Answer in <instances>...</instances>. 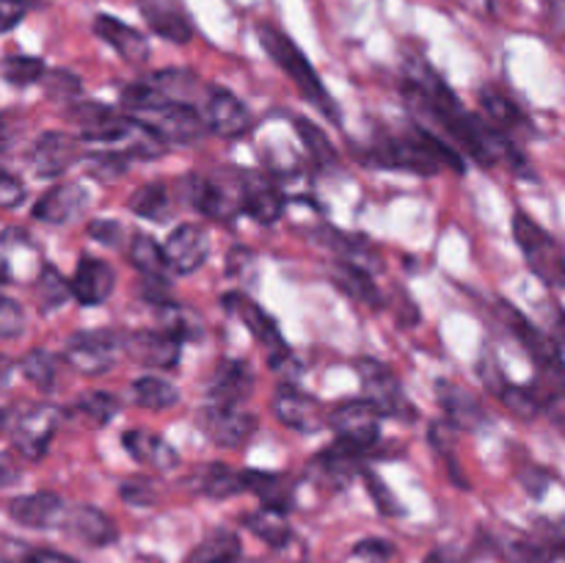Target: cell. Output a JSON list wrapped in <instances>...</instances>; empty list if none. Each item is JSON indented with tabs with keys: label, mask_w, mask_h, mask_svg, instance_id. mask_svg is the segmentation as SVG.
<instances>
[{
	"label": "cell",
	"mask_w": 565,
	"mask_h": 563,
	"mask_svg": "<svg viewBox=\"0 0 565 563\" xmlns=\"http://www.w3.org/2000/svg\"><path fill=\"white\" fill-rule=\"evenodd\" d=\"M66 502L53 491H36V495H22L9 502V517L17 524L31 530H47L64 522Z\"/></svg>",
	"instance_id": "cell-18"
},
{
	"label": "cell",
	"mask_w": 565,
	"mask_h": 563,
	"mask_svg": "<svg viewBox=\"0 0 565 563\" xmlns=\"http://www.w3.org/2000/svg\"><path fill=\"white\" fill-rule=\"evenodd\" d=\"M243 486H246V491H252L254 497H259L263 508L281 513H287L292 508L296 486H292V480L287 478V475L265 472V469H246V472H243Z\"/></svg>",
	"instance_id": "cell-29"
},
{
	"label": "cell",
	"mask_w": 565,
	"mask_h": 563,
	"mask_svg": "<svg viewBox=\"0 0 565 563\" xmlns=\"http://www.w3.org/2000/svg\"><path fill=\"white\" fill-rule=\"evenodd\" d=\"M81 158V144L64 130H50L36 138L31 149V166L36 177H58Z\"/></svg>",
	"instance_id": "cell-16"
},
{
	"label": "cell",
	"mask_w": 565,
	"mask_h": 563,
	"mask_svg": "<svg viewBox=\"0 0 565 563\" xmlns=\"http://www.w3.org/2000/svg\"><path fill=\"white\" fill-rule=\"evenodd\" d=\"M257 36H259V42H263L265 53H268L270 59L279 64V70L285 72L292 83H296L298 92L303 94V99H309V105H315V108H318L326 119H331L334 125H340L342 121L340 108H337V103L331 99V94L326 92L323 81H320V75L315 72V66L307 61V55L301 53V47H298L292 39H287L279 28L268 25V22H259Z\"/></svg>",
	"instance_id": "cell-3"
},
{
	"label": "cell",
	"mask_w": 565,
	"mask_h": 563,
	"mask_svg": "<svg viewBox=\"0 0 565 563\" xmlns=\"http://www.w3.org/2000/svg\"><path fill=\"white\" fill-rule=\"evenodd\" d=\"M6 563H11V561H6Z\"/></svg>",
	"instance_id": "cell-61"
},
{
	"label": "cell",
	"mask_w": 565,
	"mask_h": 563,
	"mask_svg": "<svg viewBox=\"0 0 565 563\" xmlns=\"http://www.w3.org/2000/svg\"><path fill=\"white\" fill-rule=\"evenodd\" d=\"M241 555L243 544L232 530H213L207 539H202L188 552L185 563H237Z\"/></svg>",
	"instance_id": "cell-31"
},
{
	"label": "cell",
	"mask_w": 565,
	"mask_h": 563,
	"mask_svg": "<svg viewBox=\"0 0 565 563\" xmlns=\"http://www.w3.org/2000/svg\"><path fill=\"white\" fill-rule=\"evenodd\" d=\"M381 408L370 397H353V401L337 403L329 412V425L334 428L337 439L348 442L356 450L370 453L381 439Z\"/></svg>",
	"instance_id": "cell-7"
},
{
	"label": "cell",
	"mask_w": 565,
	"mask_h": 563,
	"mask_svg": "<svg viewBox=\"0 0 565 563\" xmlns=\"http://www.w3.org/2000/svg\"><path fill=\"white\" fill-rule=\"evenodd\" d=\"M25 329V312L14 298H3L0 301V337L3 340H14Z\"/></svg>",
	"instance_id": "cell-49"
},
{
	"label": "cell",
	"mask_w": 565,
	"mask_h": 563,
	"mask_svg": "<svg viewBox=\"0 0 565 563\" xmlns=\"http://www.w3.org/2000/svg\"><path fill=\"white\" fill-rule=\"evenodd\" d=\"M147 83L152 88H158L163 97L174 99V103H188V105H193V99H196L199 92H202V81L188 70L152 72V75L147 77Z\"/></svg>",
	"instance_id": "cell-34"
},
{
	"label": "cell",
	"mask_w": 565,
	"mask_h": 563,
	"mask_svg": "<svg viewBox=\"0 0 565 563\" xmlns=\"http://www.w3.org/2000/svg\"><path fill=\"white\" fill-rule=\"evenodd\" d=\"M125 351L132 359L154 370H169L180 362L182 353V337L171 334V331H136L125 340Z\"/></svg>",
	"instance_id": "cell-17"
},
{
	"label": "cell",
	"mask_w": 565,
	"mask_h": 563,
	"mask_svg": "<svg viewBox=\"0 0 565 563\" xmlns=\"http://www.w3.org/2000/svg\"><path fill=\"white\" fill-rule=\"evenodd\" d=\"M141 293H143V298H147L149 304H160V307H169V304H171L169 282H163L160 276H147Z\"/></svg>",
	"instance_id": "cell-55"
},
{
	"label": "cell",
	"mask_w": 565,
	"mask_h": 563,
	"mask_svg": "<svg viewBox=\"0 0 565 563\" xmlns=\"http://www.w3.org/2000/svg\"><path fill=\"white\" fill-rule=\"evenodd\" d=\"M392 555H395V546L384 539H364L353 546V557H359V561L386 563Z\"/></svg>",
	"instance_id": "cell-51"
},
{
	"label": "cell",
	"mask_w": 565,
	"mask_h": 563,
	"mask_svg": "<svg viewBox=\"0 0 565 563\" xmlns=\"http://www.w3.org/2000/svg\"><path fill=\"white\" fill-rule=\"evenodd\" d=\"M185 193L191 199L193 208L199 213H204L213 221H230L237 210H243L241 204V191L230 193L218 180H210V177L191 174L185 180Z\"/></svg>",
	"instance_id": "cell-19"
},
{
	"label": "cell",
	"mask_w": 565,
	"mask_h": 563,
	"mask_svg": "<svg viewBox=\"0 0 565 563\" xmlns=\"http://www.w3.org/2000/svg\"><path fill=\"white\" fill-rule=\"evenodd\" d=\"M121 500L130 502V506H154L158 502V486H154L152 478H143V475H136V478L121 480L119 486Z\"/></svg>",
	"instance_id": "cell-47"
},
{
	"label": "cell",
	"mask_w": 565,
	"mask_h": 563,
	"mask_svg": "<svg viewBox=\"0 0 565 563\" xmlns=\"http://www.w3.org/2000/svg\"><path fill=\"white\" fill-rule=\"evenodd\" d=\"M141 14L147 25L160 39L174 44H188L193 36V25L185 11L174 0H141Z\"/></svg>",
	"instance_id": "cell-27"
},
{
	"label": "cell",
	"mask_w": 565,
	"mask_h": 563,
	"mask_svg": "<svg viewBox=\"0 0 565 563\" xmlns=\"http://www.w3.org/2000/svg\"><path fill=\"white\" fill-rule=\"evenodd\" d=\"M20 563H81L75 561L72 555H64V552H55V550H31L25 552Z\"/></svg>",
	"instance_id": "cell-56"
},
{
	"label": "cell",
	"mask_w": 565,
	"mask_h": 563,
	"mask_svg": "<svg viewBox=\"0 0 565 563\" xmlns=\"http://www.w3.org/2000/svg\"><path fill=\"white\" fill-rule=\"evenodd\" d=\"M296 132L303 141V149L309 152V160H312L318 169H331V166H337L340 155H337L334 144H331V138L326 136L323 127L303 119V116H296Z\"/></svg>",
	"instance_id": "cell-39"
},
{
	"label": "cell",
	"mask_w": 565,
	"mask_h": 563,
	"mask_svg": "<svg viewBox=\"0 0 565 563\" xmlns=\"http://www.w3.org/2000/svg\"><path fill=\"white\" fill-rule=\"evenodd\" d=\"M480 105H483L491 125L500 127V130L508 132V130H516V127H527V119H524V114L519 110V105L513 103L508 94H502L500 88L486 86L483 92H480Z\"/></svg>",
	"instance_id": "cell-37"
},
{
	"label": "cell",
	"mask_w": 565,
	"mask_h": 563,
	"mask_svg": "<svg viewBox=\"0 0 565 563\" xmlns=\"http://www.w3.org/2000/svg\"><path fill=\"white\" fill-rule=\"evenodd\" d=\"M130 263L141 270L143 276H163L169 265V254H166V246L154 243V237L143 235H132L130 241Z\"/></svg>",
	"instance_id": "cell-40"
},
{
	"label": "cell",
	"mask_w": 565,
	"mask_h": 563,
	"mask_svg": "<svg viewBox=\"0 0 565 563\" xmlns=\"http://www.w3.org/2000/svg\"><path fill=\"white\" fill-rule=\"evenodd\" d=\"M500 397H502V403H505V406L522 419H533L535 414L544 408V401H541V395L533 390V386L505 384V390L500 392Z\"/></svg>",
	"instance_id": "cell-45"
},
{
	"label": "cell",
	"mask_w": 565,
	"mask_h": 563,
	"mask_svg": "<svg viewBox=\"0 0 565 563\" xmlns=\"http://www.w3.org/2000/svg\"><path fill=\"white\" fill-rule=\"evenodd\" d=\"M243 524H246V528L252 530L259 541H265L268 546H274V550H281V546L290 544V539H292V530H290V524H287L285 513L270 511V508H259V511L248 513V517L243 519Z\"/></svg>",
	"instance_id": "cell-36"
},
{
	"label": "cell",
	"mask_w": 565,
	"mask_h": 563,
	"mask_svg": "<svg viewBox=\"0 0 565 563\" xmlns=\"http://www.w3.org/2000/svg\"><path fill=\"white\" fill-rule=\"evenodd\" d=\"M72 296L83 304V307H99L105 298L114 293L116 274L110 263L99 257H81L75 274H72Z\"/></svg>",
	"instance_id": "cell-21"
},
{
	"label": "cell",
	"mask_w": 565,
	"mask_h": 563,
	"mask_svg": "<svg viewBox=\"0 0 565 563\" xmlns=\"http://www.w3.org/2000/svg\"><path fill=\"white\" fill-rule=\"evenodd\" d=\"M550 484H552L550 472H544V469H541V467H530V469H524V472H522L524 491H527L530 497H535V500H541V497L546 495Z\"/></svg>",
	"instance_id": "cell-53"
},
{
	"label": "cell",
	"mask_w": 565,
	"mask_h": 563,
	"mask_svg": "<svg viewBox=\"0 0 565 563\" xmlns=\"http://www.w3.org/2000/svg\"><path fill=\"white\" fill-rule=\"evenodd\" d=\"M207 127L221 138H241L252 130V114L230 88L213 86L207 92Z\"/></svg>",
	"instance_id": "cell-14"
},
{
	"label": "cell",
	"mask_w": 565,
	"mask_h": 563,
	"mask_svg": "<svg viewBox=\"0 0 565 563\" xmlns=\"http://www.w3.org/2000/svg\"><path fill=\"white\" fill-rule=\"evenodd\" d=\"M370 160L384 169H406L414 174H436L441 166L463 171V158L458 149H450L436 132L417 125L408 136H384L370 149Z\"/></svg>",
	"instance_id": "cell-2"
},
{
	"label": "cell",
	"mask_w": 565,
	"mask_h": 563,
	"mask_svg": "<svg viewBox=\"0 0 565 563\" xmlns=\"http://www.w3.org/2000/svg\"><path fill=\"white\" fill-rule=\"evenodd\" d=\"M356 373L362 379L364 392H367L370 401L381 408V414H390L397 417L401 412H408V403L403 397V386L397 381V375L386 368L379 359L362 357L356 359Z\"/></svg>",
	"instance_id": "cell-12"
},
{
	"label": "cell",
	"mask_w": 565,
	"mask_h": 563,
	"mask_svg": "<svg viewBox=\"0 0 565 563\" xmlns=\"http://www.w3.org/2000/svg\"><path fill=\"white\" fill-rule=\"evenodd\" d=\"M33 293H36L39 309L50 315L58 307H64L66 298L72 296V282H66L55 265H42L36 282H33Z\"/></svg>",
	"instance_id": "cell-38"
},
{
	"label": "cell",
	"mask_w": 565,
	"mask_h": 563,
	"mask_svg": "<svg viewBox=\"0 0 565 563\" xmlns=\"http://www.w3.org/2000/svg\"><path fill=\"white\" fill-rule=\"evenodd\" d=\"M237 191H241V204L257 224H276L285 210V199H281L279 188L268 180L265 174L252 169H243L237 174Z\"/></svg>",
	"instance_id": "cell-13"
},
{
	"label": "cell",
	"mask_w": 565,
	"mask_h": 563,
	"mask_svg": "<svg viewBox=\"0 0 565 563\" xmlns=\"http://www.w3.org/2000/svg\"><path fill=\"white\" fill-rule=\"evenodd\" d=\"M130 401L141 408H171L180 403V390L160 375H141L130 384Z\"/></svg>",
	"instance_id": "cell-33"
},
{
	"label": "cell",
	"mask_w": 565,
	"mask_h": 563,
	"mask_svg": "<svg viewBox=\"0 0 565 563\" xmlns=\"http://www.w3.org/2000/svg\"><path fill=\"white\" fill-rule=\"evenodd\" d=\"M20 370L33 386L42 392H50L55 386V375H58V359L44 348H33L20 359Z\"/></svg>",
	"instance_id": "cell-41"
},
{
	"label": "cell",
	"mask_w": 565,
	"mask_h": 563,
	"mask_svg": "<svg viewBox=\"0 0 565 563\" xmlns=\"http://www.w3.org/2000/svg\"><path fill=\"white\" fill-rule=\"evenodd\" d=\"M193 486L196 491H202L204 497H213V500H226V497H235L241 491H246L243 486V472H235L226 464H210V467H202L193 478Z\"/></svg>",
	"instance_id": "cell-32"
},
{
	"label": "cell",
	"mask_w": 565,
	"mask_h": 563,
	"mask_svg": "<svg viewBox=\"0 0 565 563\" xmlns=\"http://www.w3.org/2000/svg\"><path fill=\"white\" fill-rule=\"evenodd\" d=\"M221 307L230 315H235L237 320H243V326L263 342L265 351H268V364L276 373H285L287 364H296L292 362L290 346H287L285 337H281L279 326H276V320L270 318L259 304H254L252 298L243 296V293L230 290L221 296Z\"/></svg>",
	"instance_id": "cell-5"
},
{
	"label": "cell",
	"mask_w": 565,
	"mask_h": 563,
	"mask_svg": "<svg viewBox=\"0 0 565 563\" xmlns=\"http://www.w3.org/2000/svg\"><path fill=\"white\" fill-rule=\"evenodd\" d=\"M204 434L210 436V442L218 447H243L257 431V417L248 412H241L237 406H213L207 408L199 417Z\"/></svg>",
	"instance_id": "cell-11"
},
{
	"label": "cell",
	"mask_w": 565,
	"mask_h": 563,
	"mask_svg": "<svg viewBox=\"0 0 565 563\" xmlns=\"http://www.w3.org/2000/svg\"><path fill=\"white\" fill-rule=\"evenodd\" d=\"M318 235H323V237H320V241H323V246L329 248V252L334 254L337 259H342V263L356 265V268L367 270V274L384 270V263H381L379 248L370 246L367 237L348 235V232L334 230V226H323Z\"/></svg>",
	"instance_id": "cell-26"
},
{
	"label": "cell",
	"mask_w": 565,
	"mask_h": 563,
	"mask_svg": "<svg viewBox=\"0 0 565 563\" xmlns=\"http://www.w3.org/2000/svg\"><path fill=\"white\" fill-rule=\"evenodd\" d=\"M88 208V193L77 182L55 185L33 204V219L44 224H66Z\"/></svg>",
	"instance_id": "cell-25"
},
{
	"label": "cell",
	"mask_w": 565,
	"mask_h": 563,
	"mask_svg": "<svg viewBox=\"0 0 565 563\" xmlns=\"http://www.w3.org/2000/svg\"><path fill=\"white\" fill-rule=\"evenodd\" d=\"M72 119L81 125V136L83 141L92 144H119V141H130L132 132H136L138 119L136 116H127L114 110L110 105L103 103H77L70 108Z\"/></svg>",
	"instance_id": "cell-8"
},
{
	"label": "cell",
	"mask_w": 565,
	"mask_h": 563,
	"mask_svg": "<svg viewBox=\"0 0 565 563\" xmlns=\"http://www.w3.org/2000/svg\"><path fill=\"white\" fill-rule=\"evenodd\" d=\"M552 337L557 340V346L565 348V312L563 309H557L555 312V326H552Z\"/></svg>",
	"instance_id": "cell-59"
},
{
	"label": "cell",
	"mask_w": 565,
	"mask_h": 563,
	"mask_svg": "<svg viewBox=\"0 0 565 563\" xmlns=\"http://www.w3.org/2000/svg\"><path fill=\"white\" fill-rule=\"evenodd\" d=\"M364 489H367V495L373 497L375 508H379L384 517H397V513H403V506L397 502V497L392 495V489L379 478V475L364 472Z\"/></svg>",
	"instance_id": "cell-48"
},
{
	"label": "cell",
	"mask_w": 565,
	"mask_h": 563,
	"mask_svg": "<svg viewBox=\"0 0 565 563\" xmlns=\"http://www.w3.org/2000/svg\"><path fill=\"white\" fill-rule=\"evenodd\" d=\"M77 412H81L88 423L108 425L110 419L119 414V401H116V395H110V392L94 390L86 392V395L77 401Z\"/></svg>",
	"instance_id": "cell-44"
},
{
	"label": "cell",
	"mask_w": 565,
	"mask_h": 563,
	"mask_svg": "<svg viewBox=\"0 0 565 563\" xmlns=\"http://www.w3.org/2000/svg\"><path fill=\"white\" fill-rule=\"evenodd\" d=\"M334 285L340 287L345 296H351L353 301H362L367 307H381V296L375 290V285L370 282L367 270L356 268L351 263H342V259H334V274H331Z\"/></svg>",
	"instance_id": "cell-35"
},
{
	"label": "cell",
	"mask_w": 565,
	"mask_h": 563,
	"mask_svg": "<svg viewBox=\"0 0 565 563\" xmlns=\"http://www.w3.org/2000/svg\"><path fill=\"white\" fill-rule=\"evenodd\" d=\"M169 191H166L163 182H147L130 196V210L141 219L163 221L169 215Z\"/></svg>",
	"instance_id": "cell-42"
},
{
	"label": "cell",
	"mask_w": 565,
	"mask_h": 563,
	"mask_svg": "<svg viewBox=\"0 0 565 563\" xmlns=\"http://www.w3.org/2000/svg\"><path fill=\"white\" fill-rule=\"evenodd\" d=\"M274 414L281 425L301 431V434H315L323 425H329V412L323 408V403L315 395H309V392H301L298 386L290 384H281L279 392H276Z\"/></svg>",
	"instance_id": "cell-10"
},
{
	"label": "cell",
	"mask_w": 565,
	"mask_h": 563,
	"mask_svg": "<svg viewBox=\"0 0 565 563\" xmlns=\"http://www.w3.org/2000/svg\"><path fill=\"white\" fill-rule=\"evenodd\" d=\"M39 0H0V28L11 31L22 22V17L28 14V9H33Z\"/></svg>",
	"instance_id": "cell-52"
},
{
	"label": "cell",
	"mask_w": 565,
	"mask_h": 563,
	"mask_svg": "<svg viewBox=\"0 0 565 563\" xmlns=\"http://www.w3.org/2000/svg\"><path fill=\"white\" fill-rule=\"evenodd\" d=\"M513 237L527 257V265L546 282V285L565 287V252L561 243L527 213L519 210L513 215Z\"/></svg>",
	"instance_id": "cell-4"
},
{
	"label": "cell",
	"mask_w": 565,
	"mask_h": 563,
	"mask_svg": "<svg viewBox=\"0 0 565 563\" xmlns=\"http://www.w3.org/2000/svg\"><path fill=\"white\" fill-rule=\"evenodd\" d=\"M121 447H125L136 461L149 464V467L154 469H163V472L166 469H174L177 461H180L177 450L163 439V436L149 434V431L141 428L125 431V434H121Z\"/></svg>",
	"instance_id": "cell-30"
},
{
	"label": "cell",
	"mask_w": 565,
	"mask_h": 563,
	"mask_svg": "<svg viewBox=\"0 0 565 563\" xmlns=\"http://www.w3.org/2000/svg\"><path fill=\"white\" fill-rule=\"evenodd\" d=\"M44 75H47V66L33 55H9L3 61V81L11 86H31V83L44 81Z\"/></svg>",
	"instance_id": "cell-43"
},
{
	"label": "cell",
	"mask_w": 565,
	"mask_h": 563,
	"mask_svg": "<svg viewBox=\"0 0 565 563\" xmlns=\"http://www.w3.org/2000/svg\"><path fill=\"white\" fill-rule=\"evenodd\" d=\"M22 199H25V188H22V182L14 180L9 171H3V177H0V204H3L6 210H11L17 208Z\"/></svg>",
	"instance_id": "cell-54"
},
{
	"label": "cell",
	"mask_w": 565,
	"mask_h": 563,
	"mask_svg": "<svg viewBox=\"0 0 565 563\" xmlns=\"http://www.w3.org/2000/svg\"><path fill=\"white\" fill-rule=\"evenodd\" d=\"M555 546L539 544V541H516L513 544V561L516 563H552L555 561Z\"/></svg>",
	"instance_id": "cell-50"
},
{
	"label": "cell",
	"mask_w": 565,
	"mask_h": 563,
	"mask_svg": "<svg viewBox=\"0 0 565 563\" xmlns=\"http://www.w3.org/2000/svg\"><path fill=\"white\" fill-rule=\"evenodd\" d=\"M544 370L546 379L552 381V386H555L561 395H565V359H557V362H552L550 368H541Z\"/></svg>",
	"instance_id": "cell-58"
},
{
	"label": "cell",
	"mask_w": 565,
	"mask_h": 563,
	"mask_svg": "<svg viewBox=\"0 0 565 563\" xmlns=\"http://www.w3.org/2000/svg\"><path fill=\"white\" fill-rule=\"evenodd\" d=\"M166 254H169V265L177 274H193L207 263L210 241L207 232L196 224H180L166 241Z\"/></svg>",
	"instance_id": "cell-20"
},
{
	"label": "cell",
	"mask_w": 565,
	"mask_h": 563,
	"mask_svg": "<svg viewBox=\"0 0 565 563\" xmlns=\"http://www.w3.org/2000/svg\"><path fill=\"white\" fill-rule=\"evenodd\" d=\"M61 423V408L53 403H33L25 406L9 423V436L14 450L28 461H42L44 453L50 450L55 431Z\"/></svg>",
	"instance_id": "cell-6"
},
{
	"label": "cell",
	"mask_w": 565,
	"mask_h": 563,
	"mask_svg": "<svg viewBox=\"0 0 565 563\" xmlns=\"http://www.w3.org/2000/svg\"><path fill=\"white\" fill-rule=\"evenodd\" d=\"M500 315L502 320H505L508 326H511L513 334L519 337V342H522L524 348H527L530 357L539 362V368H550L552 362H557V359H563V348L557 346V340L552 334H546V331H541L539 326L533 323V320L527 318V315L522 312V309H516L513 304L508 301H500Z\"/></svg>",
	"instance_id": "cell-15"
},
{
	"label": "cell",
	"mask_w": 565,
	"mask_h": 563,
	"mask_svg": "<svg viewBox=\"0 0 565 563\" xmlns=\"http://www.w3.org/2000/svg\"><path fill=\"white\" fill-rule=\"evenodd\" d=\"M88 235L99 243H116L119 241V224H110V221H92L88 224Z\"/></svg>",
	"instance_id": "cell-57"
},
{
	"label": "cell",
	"mask_w": 565,
	"mask_h": 563,
	"mask_svg": "<svg viewBox=\"0 0 565 563\" xmlns=\"http://www.w3.org/2000/svg\"><path fill=\"white\" fill-rule=\"evenodd\" d=\"M94 33H97L105 44H110L127 64H143V61L149 59L147 36H143L138 28L119 20V17L97 14L94 17Z\"/></svg>",
	"instance_id": "cell-24"
},
{
	"label": "cell",
	"mask_w": 565,
	"mask_h": 563,
	"mask_svg": "<svg viewBox=\"0 0 565 563\" xmlns=\"http://www.w3.org/2000/svg\"><path fill=\"white\" fill-rule=\"evenodd\" d=\"M121 105H125L136 119H141L143 125L152 127L166 144H196L202 141L204 132H207L196 105L174 103V99L163 97L158 88L149 86L147 81L130 83V86L121 92Z\"/></svg>",
	"instance_id": "cell-1"
},
{
	"label": "cell",
	"mask_w": 565,
	"mask_h": 563,
	"mask_svg": "<svg viewBox=\"0 0 565 563\" xmlns=\"http://www.w3.org/2000/svg\"><path fill=\"white\" fill-rule=\"evenodd\" d=\"M44 94H47V99H53V103L72 105V99L81 94V77L72 75V72L66 70H50L47 75H44Z\"/></svg>",
	"instance_id": "cell-46"
},
{
	"label": "cell",
	"mask_w": 565,
	"mask_h": 563,
	"mask_svg": "<svg viewBox=\"0 0 565 563\" xmlns=\"http://www.w3.org/2000/svg\"><path fill=\"white\" fill-rule=\"evenodd\" d=\"M61 528H64V533H70L72 539H77L81 544L88 546H108L119 539V530H116L114 519L105 517V513L94 506H72L70 511H66Z\"/></svg>",
	"instance_id": "cell-23"
},
{
	"label": "cell",
	"mask_w": 565,
	"mask_h": 563,
	"mask_svg": "<svg viewBox=\"0 0 565 563\" xmlns=\"http://www.w3.org/2000/svg\"><path fill=\"white\" fill-rule=\"evenodd\" d=\"M119 337L110 331H77L66 340L64 359L81 375H103L116 364Z\"/></svg>",
	"instance_id": "cell-9"
},
{
	"label": "cell",
	"mask_w": 565,
	"mask_h": 563,
	"mask_svg": "<svg viewBox=\"0 0 565 563\" xmlns=\"http://www.w3.org/2000/svg\"><path fill=\"white\" fill-rule=\"evenodd\" d=\"M436 392H439V403L447 414V423H452V428L475 431L486 423L483 403L469 390L452 384V381H436Z\"/></svg>",
	"instance_id": "cell-28"
},
{
	"label": "cell",
	"mask_w": 565,
	"mask_h": 563,
	"mask_svg": "<svg viewBox=\"0 0 565 563\" xmlns=\"http://www.w3.org/2000/svg\"><path fill=\"white\" fill-rule=\"evenodd\" d=\"M254 390V373L241 359H224L210 379V403L213 406H237Z\"/></svg>",
	"instance_id": "cell-22"
},
{
	"label": "cell",
	"mask_w": 565,
	"mask_h": 563,
	"mask_svg": "<svg viewBox=\"0 0 565 563\" xmlns=\"http://www.w3.org/2000/svg\"><path fill=\"white\" fill-rule=\"evenodd\" d=\"M552 546H555L561 555H565V530H561V533H555V541H552Z\"/></svg>",
	"instance_id": "cell-60"
}]
</instances>
